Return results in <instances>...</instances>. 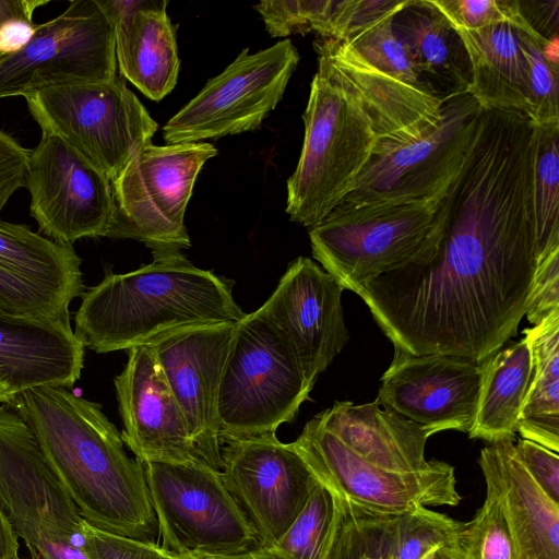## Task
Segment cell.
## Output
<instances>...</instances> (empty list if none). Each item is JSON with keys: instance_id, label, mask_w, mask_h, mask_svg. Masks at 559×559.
Segmentation results:
<instances>
[{"instance_id": "1", "label": "cell", "mask_w": 559, "mask_h": 559, "mask_svg": "<svg viewBox=\"0 0 559 559\" xmlns=\"http://www.w3.org/2000/svg\"><path fill=\"white\" fill-rule=\"evenodd\" d=\"M536 138L524 114L483 109L435 257L356 293L394 348L484 361L516 334L537 266Z\"/></svg>"}, {"instance_id": "2", "label": "cell", "mask_w": 559, "mask_h": 559, "mask_svg": "<svg viewBox=\"0 0 559 559\" xmlns=\"http://www.w3.org/2000/svg\"><path fill=\"white\" fill-rule=\"evenodd\" d=\"M9 405L29 426L49 467L88 524L158 542L143 463L127 454L121 433L99 404L69 388L43 385L19 392Z\"/></svg>"}, {"instance_id": "3", "label": "cell", "mask_w": 559, "mask_h": 559, "mask_svg": "<svg viewBox=\"0 0 559 559\" xmlns=\"http://www.w3.org/2000/svg\"><path fill=\"white\" fill-rule=\"evenodd\" d=\"M128 273L108 272L81 296L74 334L98 354L147 344L169 330L238 322L233 282L193 265L181 251L154 252Z\"/></svg>"}, {"instance_id": "4", "label": "cell", "mask_w": 559, "mask_h": 559, "mask_svg": "<svg viewBox=\"0 0 559 559\" xmlns=\"http://www.w3.org/2000/svg\"><path fill=\"white\" fill-rule=\"evenodd\" d=\"M318 52V70L302 114L305 136L296 169L287 180L286 213L312 227L354 189L377 145L360 99L329 58Z\"/></svg>"}, {"instance_id": "5", "label": "cell", "mask_w": 559, "mask_h": 559, "mask_svg": "<svg viewBox=\"0 0 559 559\" xmlns=\"http://www.w3.org/2000/svg\"><path fill=\"white\" fill-rule=\"evenodd\" d=\"M454 185L441 201L336 206L309 229L313 258L354 293L383 273L430 261L445 231Z\"/></svg>"}, {"instance_id": "6", "label": "cell", "mask_w": 559, "mask_h": 559, "mask_svg": "<svg viewBox=\"0 0 559 559\" xmlns=\"http://www.w3.org/2000/svg\"><path fill=\"white\" fill-rule=\"evenodd\" d=\"M288 342L257 311L237 322L218 393L221 443L276 433L309 400Z\"/></svg>"}, {"instance_id": "7", "label": "cell", "mask_w": 559, "mask_h": 559, "mask_svg": "<svg viewBox=\"0 0 559 559\" xmlns=\"http://www.w3.org/2000/svg\"><path fill=\"white\" fill-rule=\"evenodd\" d=\"M158 544L177 558H214L260 548L221 471L202 462H144Z\"/></svg>"}, {"instance_id": "8", "label": "cell", "mask_w": 559, "mask_h": 559, "mask_svg": "<svg viewBox=\"0 0 559 559\" xmlns=\"http://www.w3.org/2000/svg\"><path fill=\"white\" fill-rule=\"evenodd\" d=\"M0 504L31 559H87L86 521L9 404H0Z\"/></svg>"}, {"instance_id": "9", "label": "cell", "mask_w": 559, "mask_h": 559, "mask_svg": "<svg viewBox=\"0 0 559 559\" xmlns=\"http://www.w3.org/2000/svg\"><path fill=\"white\" fill-rule=\"evenodd\" d=\"M41 133L73 147L110 181L145 145L157 122L120 75L45 88L24 97Z\"/></svg>"}, {"instance_id": "10", "label": "cell", "mask_w": 559, "mask_h": 559, "mask_svg": "<svg viewBox=\"0 0 559 559\" xmlns=\"http://www.w3.org/2000/svg\"><path fill=\"white\" fill-rule=\"evenodd\" d=\"M480 110L469 93L449 97L432 130L408 142L376 146L353 191L338 205L443 200L467 158Z\"/></svg>"}, {"instance_id": "11", "label": "cell", "mask_w": 559, "mask_h": 559, "mask_svg": "<svg viewBox=\"0 0 559 559\" xmlns=\"http://www.w3.org/2000/svg\"><path fill=\"white\" fill-rule=\"evenodd\" d=\"M216 154L209 142L145 145L111 180L107 237L144 242L152 253L189 248L187 205L200 170Z\"/></svg>"}, {"instance_id": "12", "label": "cell", "mask_w": 559, "mask_h": 559, "mask_svg": "<svg viewBox=\"0 0 559 559\" xmlns=\"http://www.w3.org/2000/svg\"><path fill=\"white\" fill-rule=\"evenodd\" d=\"M117 76L115 25L99 0H74L36 25L28 44L0 57V98Z\"/></svg>"}, {"instance_id": "13", "label": "cell", "mask_w": 559, "mask_h": 559, "mask_svg": "<svg viewBox=\"0 0 559 559\" xmlns=\"http://www.w3.org/2000/svg\"><path fill=\"white\" fill-rule=\"evenodd\" d=\"M290 39L238 57L163 127L167 144L205 142L260 127L283 98L298 62Z\"/></svg>"}, {"instance_id": "14", "label": "cell", "mask_w": 559, "mask_h": 559, "mask_svg": "<svg viewBox=\"0 0 559 559\" xmlns=\"http://www.w3.org/2000/svg\"><path fill=\"white\" fill-rule=\"evenodd\" d=\"M219 471L261 548L284 535L318 481L294 442L276 433L223 441Z\"/></svg>"}, {"instance_id": "15", "label": "cell", "mask_w": 559, "mask_h": 559, "mask_svg": "<svg viewBox=\"0 0 559 559\" xmlns=\"http://www.w3.org/2000/svg\"><path fill=\"white\" fill-rule=\"evenodd\" d=\"M294 444L321 483L365 508L399 514L417 507L456 506L461 501L452 465L437 461L420 472L383 469L353 452L324 428L317 415Z\"/></svg>"}, {"instance_id": "16", "label": "cell", "mask_w": 559, "mask_h": 559, "mask_svg": "<svg viewBox=\"0 0 559 559\" xmlns=\"http://www.w3.org/2000/svg\"><path fill=\"white\" fill-rule=\"evenodd\" d=\"M25 187L40 235L68 246L107 237L115 211L111 181L59 138L41 133L31 150Z\"/></svg>"}, {"instance_id": "17", "label": "cell", "mask_w": 559, "mask_h": 559, "mask_svg": "<svg viewBox=\"0 0 559 559\" xmlns=\"http://www.w3.org/2000/svg\"><path fill=\"white\" fill-rule=\"evenodd\" d=\"M237 322L191 325L147 343L202 460L221 469L218 393Z\"/></svg>"}, {"instance_id": "18", "label": "cell", "mask_w": 559, "mask_h": 559, "mask_svg": "<svg viewBox=\"0 0 559 559\" xmlns=\"http://www.w3.org/2000/svg\"><path fill=\"white\" fill-rule=\"evenodd\" d=\"M343 290L313 260L298 257L255 310L288 342L311 390L349 341Z\"/></svg>"}, {"instance_id": "19", "label": "cell", "mask_w": 559, "mask_h": 559, "mask_svg": "<svg viewBox=\"0 0 559 559\" xmlns=\"http://www.w3.org/2000/svg\"><path fill=\"white\" fill-rule=\"evenodd\" d=\"M485 360L413 355L394 348L376 402L435 430L468 432L474 424Z\"/></svg>"}, {"instance_id": "20", "label": "cell", "mask_w": 559, "mask_h": 559, "mask_svg": "<svg viewBox=\"0 0 559 559\" xmlns=\"http://www.w3.org/2000/svg\"><path fill=\"white\" fill-rule=\"evenodd\" d=\"M84 292L81 259L72 246L0 221V312L70 321L69 307Z\"/></svg>"}, {"instance_id": "21", "label": "cell", "mask_w": 559, "mask_h": 559, "mask_svg": "<svg viewBox=\"0 0 559 559\" xmlns=\"http://www.w3.org/2000/svg\"><path fill=\"white\" fill-rule=\"evenodd\" d=\"M114 383L123 425L121 438L136 460L205 463L147 344L128 349V360Z\"/></svg>"}, {"instance_id": "22", "label": "cell", "mask_w": 559, "mask_h": 559, "mask_svg": "<svg viewBox=\"0 0 559 559\" xmlns=\"http://www.w3.org/2000/svg\"><path fill=\"white\" fill-rule=\"evenodd\" d=\"M314 48L329 58L360 99L377 134L376 146L417 139L441 121L447 99L379 71L344 41L321 38Z\"/></svg>"}, {"instance_id": "23", "label": "cell", "mask_w": 559, "mask_h": 559, "mask_svg": "<svg viewBox=\"0 0 559 559\" xmlns=\"http://www.w3.org/2000/svg\"><path fill=\"white\" fill-rule=\"evenodd\" d=\"M115 25L119 75L160 100L176 86L180 60L168 1L99 0Z\"/></svg>"}, {"instance_id": "24", "label": "cell", "mask_w": 559, "mask_h": 559, "mask_svg": "<svg viewBox=\"0 0 559 559\" xmlns=\"http://www.w3.org/2000/svg\"><path fill=\"white\" fill-rule=\"evenodd\" d=\"M84 345L70 321L28 319L0 312V374L14 392L80 379Z\"/></svg>"}, {"instance_id": "25", "label": "cell", "mask_w": 559, "mask_h": 559, "mask_svg": "<svg viewBox=\"0 0 559 559\" xmlns=\"http://www.w3.org/2000/svg\"><path fill=\"white\" fill-rule=\"evenodd\" d=\"M479 466L499 496L518 559H559V504L519 461L514 438L484 447Z\"/></svg>"}, {"instance_id": "26", "label": "cell", "mask_w": 559, "mask_h": 559, "mask_svg": "<svg viewBox=\"0 0 559 559\" xmlns=\"http://www.w3.org/2000/svg\"><path fill=\"white\" fill-rule=\"evenodd\" d=\"M330 432L358 456L383 469L412 473L431 468L438 460H426L425 447L435 430L401 414L366 404L335 402L317 415Z\"/></svg>"}, {"instance_id": "27", "label": "cell", "mask_w": 559, "mask_h": 559, "mask_svg": "<svg viewBox=\"0 0 559 559\" xmlns=\"http://www.w3.org/2000/svg\"><path fill=\"white\" fill-rule=\"evenodd\" d=\"M518 20L476 31L454 28L471 63L468 93L481 109L516 110L525 115L530 111L528 63L518 33Z\"/></svg>"}, {"instance_id": "28", "label": "cell", "mask_w": 559, "mask_h": 559, "mask_svg": "<svg viewBox=\"0 0 559 559\" xmlns=\"http://www.w3.org/2000/svg\"><path fill=\"white\" fill-rule=\"evenodd\" d=\"M392 25L432 93L443 99L468 93L471 63L466 48L429 0H411L393 16Z\"/></svg>"}, {"instance_id": "29", "label": "cell", "mask_w": 559, "mask_h": 559, "mask_svg": "<svg viewBox=\"0 0 559 559\" xmlns=\"http://www.w3.org/2000/svg\"><path fill=\"white\" fill-rule=\"evenodd\" d=\"M532 358V376L516 431L522 439L559 452V310L523 331Z\"/></svg>"}, {"instance_id": "30", "label": "cell", "mask_w": 559, "mask_h": 559, "mask_svg": "<svg viewBox=\"0 0 559 559\" xmlns=\"http://www.w3.org/2000/svg\"><path fill=\"white\" fill-rule=\"evenodd\" d=\"M531 376L532 358L525 338L488 357L468 437L489 444L514 438Z\"/></svg>"}, {"instance_id": "31", "label": "cell", "mask_w": 559, "mask_h": 559, "mask_svg": "<svg viewBox=\"0 0 559 559\" xmlns=\"http://www.w3.org/2000/svg\"><path fill=\"white\" fill-rule=\"evenodd\" d=\"M331 490L336 501V523L325 559H394L395 514L365 508Z\"/></svg>"}, {"instance_id": "32", "label": "cell", "mask_w": 559, "mask_h": 559, "mask_svg": "<svg viewBox=\"0 0 559 559\" xmlns=\"http://www.w3.org/2000/svg\"><path fill=\"white\" fill-rule=\"evenodd\" d=\"M534 212L538 263L559 249V127H537Z\"/></svg>"}, {"instance_id": "33", "label": "cell", "mask_w": 559, "mask_h": 559, "mask_svg": "<svg viewBox=\"0 0 559 559\" xmlns=\"http://www.w3.org/2000/svg\"><path fill=\"white\" fill-rule=\"evenodd\" d=\"M335 523L334 493L318 479L302 510L272 548L288 559H325Z\"/></svg>"}, {"instance_id": "34", "label": "cell", "mask_w": 559, "mask_h": 559, "mask_svg": "<svg viewBox=\"0 0 559 559\" xmlns=\"http://www.w3.org/2000/svg\"><path fill=\"white\" fill-rule=\"evenodd\" d=\"M516 27L528 63L527 116L536 127H559V67L545 52L550 41L539 36L522 15Z\"/></svg>"}, {"instance_id": "35", "label": "cell", "mask_w": 559, "mask_h": 559, "mask_svg": "<svg viewBox=\"0 0 559 559\" xmlns=\"http://www.w3.org/2000/svg\"><path fill=\"white\" fill-rule=\"evenodd\" d=\"M393 16L340 41L347 44L366 62L389 76L432 93L418 73L406 45L394 32Z\"/></svg>"}, {"instance_id": "36", "label": "cell", "mask_w": 559, "mask_h": 559, "mask_svg": "<svg viewBox=\"0 0 559 559\" xmlns=\"http://www.w3.org/2000/svg\"><path fill=\"white\" fill-rule=\"evenodd\" d=\"M465 523L427 507L395 514L393 558L420 559L431 548L459 542Z\"/></svg>"}, {"instance_id": "37", "label": "cell", "mask_w": 559, "mask_h": 559, "mask_svg": "<svg viewBox=\"0 0 559 559\" xmlns=\"http://www.w3.org/2000/svg\"><path fill=\"white\" fill-rule=\"evenodd\" d=\"M465 559H518L515 546L496 489L486 484L484 503L461 534Z\"/></svg>"}, {"instance_id": "38", "label": "cell", "mask_w": 559, "mask_h": 559, "mask_svg": "<svg viewBox=\"0 0 559 559\" xmlns=\"http://www.w3.org/2000/svg\"><path fill=\"white\" fill-rule=\"evenodd\" d=\"M335 0H273L254 5L272 37L316 32L329 38Z\"/></svg>"}, {"instance_id": "39", "label": "cell", "mask_w": 559, "mask_h": 559, "mask_svg": "<svg viewBox=\"0 0 559 559\" xmlns=\"http://www.w3.org/2000/svg\"><path fill=\"white\" fill-rule=\"evenodd\" d=\"M454 28L476 31L495 23L516 21L519 0H429Z\"/></svg>"}, {"instance_id": "40", "label": "cell", "mask_w": 559, "mask_h": 559, "mask_svg": "<svg viewBox=\"0 0 559 559\" xmlns=\"http://www.w3.org/2000/svg\"><path fill=\"white\" fill-rule=\"evenodd\" d=\"M411 0H342L336 1L331 21L330 39L345 40L349 36L395 15Z\"/></svg>"}, {"instance_id": "41", "label": "cell", "mask_w": 559, "mask_h": 559, "mask_svg": "<svg viewBox=\"0 0 559 559\" xmlns=\"http://www.w3.org/2000/svg\"><path fill=\"white\" fill-rule=\"evenodd\" d=\"M84 554L87 559H177L157 543H145L84 525Z\"/></svg>"}, {"instance_id": "42", "label": "cell", "mask_w": 559, "mask_h": 559, "mask_svg": "<svg viewBox=\"0 0 559 559\" xmlns=\"http://www.w3.org/2000/svg\"><path fill=\"white\" fill-rule=\"evenodd\" d=\"M556 310H559V249L537 263L525 316L536 325Z\"/></svg>"}, {"instance_id": "43", "label": "cell", "mask_w": 559, "mask_h": 559, "mask_svg": "<svg viewBox=\"0 0 559 559\" xmlns=\"http://www.w3.org/2000/svg\"><path fill=\"white\" fill-rule=\"evenodd\" d=\"M515 454L542 490L559 504L558 453L527 439L514 444Z\"/></svg>"}, {"instance_id": "44", "label": "cell", "mask_w": 559, "mask_h": 559, "mask_svg": "<svg viewBox=\"0 0 559 559\" xmlns=\"http://www.w3.org/2000/svg\"><path fill=\"white\" fill-rule=\"evenodd\" d=\"M31 151L0 130V213L11 195L25 187Z\"/></svg>"}, {"instance_id": "45", "label": "cell", "mask_w": 559, "mask_h": 559, "mask_svg": "<svg viewBox=\"0 0 559 559\" xmlns=\"http://www.w3.org/2000/svg\"><path fill=\"white\" fill-rule=\"evenodd\" d=\"M559 1H520L519 8L525 22L548 41L558 39Z\"/></svg>"}, {"instance_id": "46", "label": "cell", "mask_w": 559, "mask_h": 559, "mask_svg": "<svg viewBox=\"0 0 559 559\" xmlns=\"http://www.w3.org/2000/svg\"><path fill=\"white\" fill-rule=\"evenodd\" d=\"M36 25L33 22L12 20L0 26V56L22 50L32 39Z\"/></svg>"}, {"instance_id": "47", "label": "cell", "mask_w": 559, "mask_h": 559, "mask_svg": "<svg viewBox=\"0 0 559 559\" xmlns=\"http://www.w3.org/2000/svg\"><path fill=\"white\" fill-rule=\"evenodd\" d=\"M47 3L43 0H0V26L12 20L33 22L35 10Z\"/></svg>"}, {"instance_id": "48", "label": "cell", "mask_w": 559, "mask_h": 559, "mask_svg": "<svg viewBox=\"0 0 559 559\" xmlns=\"http://www.w3.org/2000/svg\"><path fill=\"white\" fill-rule=\"evenodd\" d=\"M17 534L0 504V559H20Z\"/></svg>"}, {"instance_id": "49", "label": "cell", "mask_w": 559, "mask_h": 559, "mask_svg": "<svg viewBox=\"0 0 559 559\" xmlns=\"http://www.w3.org/2000/svg\"><path fill=\"white\" fill-rule=\"evenodd\" d=\"M420 559H465L459 542L438 545L427 551Z\"/></svg>"}, {"instance_id": "50", "label": "cell", "mask_w": 559, "mask_h": 559, "mask_svg": "<svg viewBox=\"0 0 559 559\" xmlns=\"http://www.w3.org/2000/svg\"><path fill=\"white\" fill-rule=\"evenodd\" d=\"M192 559V558H191ZM201 559H288L283 554L278 552L274 548H257L250 551L234 556L214 557V558H201Z\"/></svg>"}, {"instance_id": "51", "label": "cell", "mask_w": 559, "mask_h": 559, "mask_svg": "<svg viewBox=\"0 0 559 559\" xmlns=\"http://www.w3.org/2000/svg\"><path fill=\"white\" fill-rule=\"evenodd\" d=\"M15 395L14 390L0 374V404H10Z\"/></svg>"}, {"instance_id": "52", "label": "cell", "mask_w": 559, "mask_h": 559, "mask_svg": "<svg viewBox=\"0 0 559 559\" xmlns=\"http://www.w3.org/2000/svg\"><path fill=\"white\" fill-rule=\"evenodd\" d=\"M177 559H191V558H177Z\"/></svg>"}, {"instance_id": "53", "label": "cell", "mask_w": 559, "mask_h": 559, "mask_svg": "<svg viewBox=\"0 0 559 559\" xmlns=\"http://www.w3.org/2000/svg\"><path fill=\"white\" fill-rule=\"evenodd\" d=\"M0 57H2V56H0Z\"/></svg>"}]
</instances>
